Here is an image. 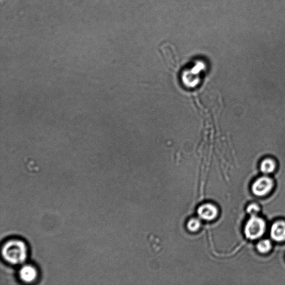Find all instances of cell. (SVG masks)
<instances>
[{"label": "cell", "instance_id": "6da1fadb", "mask_svg": "<svg viewBox=\"0 0 285 285\" xmlns=\"http://www.w3.org/2000/svg\"><path fill=\"white\" fill-rule=\"evenodd\" d=\"M3 258L13 265L23 264L27 260L28 250L21 240H12L5 243L2 249Z\"/></svg>", "mask_w": 285, "mask_h": 285}, {"label": "cell", "instance_id": "7a4b0ae2", "mask_svg": "<svg viewBox=\"0 0 285 285\" xmlns=\"http://www.w3.org/2000/svg\"><path fill=\"white\" fill-rule=\"evenodd\" d=\"M265 229V221L257 215L252 216L245 225V234L248 239L257 240L264 234Z\"/></svg>", "mask_w": 285, "mask_h": 285}, {"label": "cell", "instance_id": "3957f363", "mask_svg": "<svg viewBox=\"0 0 285 285\" xmlns=\"http://www.w3.org/2000/svg\"><path fill=\"white\" fill-rule=\"evenodd\" d=\"M273 186V180L270 177L264 176L256 181L252 187L254 195L257 196H264L272 190Z\"/></svg>", "mask_w": 285, "mask_h": 285}, {"label": "cell", "instance_id": "277c9868", "mask_svg": "<svg viewBox=\"0 0 285 285\" xmlns=\"http://www.w3.org/2000/svg\"><path fill=\"white\" fill-rule=\"evenodd\" d=\"M198 214L202 219L206 221H212L218 216L217 207L211 203H206L199 207Z\"/></svg>", "mask_w": 285, "mask_h": 285}, {"label": "cell", "instance_id": "5b68a950", "mask_svg": "<svg viewBox=\"0 0 285 285\" xmlns=\"http://www.w3.org/2000/svg\"><path fill=\"white\" fill-rule=\"evenodd\" d=\"M270 235L275 241H284L285 240V222L277 221L274 223L270 231Z\"/></svg>", "mask_w": 285, "mask_h": 285}, {"label": "cell", "instance_id": "8992f818", "mask_svg": "<svg viewBox=\"0 0 285 285\" xmlns=\"http://www.w3.org/2000/svg\"><path fill=\"white\" fill-rule=\"evenodd\" d=\"M20 277L25 283H30L36 279L38 272L34 267L31 265H25L20 271Z\"/></svg>", "mask_w": 285, "mask_h": 285}, {"label": "cell", "instance_id": "52a82bcc", "mask_svg": "<svg viewBox=\"0 0 285 285\" xmlns=\"http://www.w3.org/2000/svg\"><path fill=\"white\" fill-rule=\"evenodd\" d=\"M276 166L275 162L272 159H265L261 162V171L265 175H268V174L271 173L275 171Z\"/></svg>", "mask_w": 285, "mask_h": 285}, {"label": "cell", "instance_id": "ba28073f", "mask_svg": "<svg viewBox=\"0 0 285 285\" xmlns=\"http://www.w3.org/2000/svg\"><path fill=\"white\" fill-rule=\"evenodd\" d=\"M272 248V243L269 240H264L259 242L257 245V249L261 253H267Z\"/></svg>", "mask_w": 285, "mask_h": 285}, {"label": "cell", "instance_id": "9c48e42d", "mask_svg": "<svg viewBox=\"0 0 285 285\" xmlns=\"http://www.w3.org/2000/svg\"><path fill=\"white\" fill-rule=\"evenodd\" d=\"M200 227H201V224H200L199 221L197 219L192 218V219L188 222L187 227L189 230L191 232L197 231L200 228Z\"/></svg>", "mask_w": 285, "mask_h": 285}, {"label": "cell", "instance_id": "30bf717a", "mask_svg": "<svg viewBox=\"0 0 285 285\" xmlns=\"http://www.w3.org/2000/svg\"><path fill=\"white\" fill-rule=\"evenodd\" d=\"M260 209L256 204H251L248 206L247 209V212L250 214L251 216H256L260 211Z\"/></svg>", "mask_w": 285, "mask_h": 285}]
</instances>
